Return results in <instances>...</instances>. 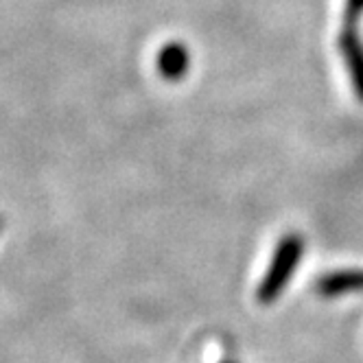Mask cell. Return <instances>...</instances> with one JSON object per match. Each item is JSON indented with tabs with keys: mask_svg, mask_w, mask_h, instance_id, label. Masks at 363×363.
<instances>
[{
	"mask_svg": "<svg viewBox=\"0 0 363 363\" xmlns=\"http://www.w3.org/2000/svg\"><path fill=\"white\" fill-rule=\"evenodd\" d=\"M363 13V0H348V9H346V18H348V24L352 27V22Z\"/></svg>",
	"mask_w": 363,
	"mask_h": 363,
	"instance_id": "obj_5",
	"label": "cell"
},
{
	"mask_svg": "<svg viewBox=\"0 0 363 363\" xmlns=\"http://www.w3.org/2000/svg\"><path fill=\"white\" fill-rule=\"evenodd\" d=\"M0 230H3V219H0Z\"/></svg>",
	"mask_w": 363,
	"mask_h": 363,
	"instance_id": "obj_6",
	"label": "cell"
},
{
	"mask_svg": "<svg viewBox=\"0 0 363 363\" xmlns=\"http://www.w3.org/2000/svg\"><path fill=\"white\" fill-rule=\"evenodd\" d=\"M318 291L326 298L346 296L363 291V269H342L330 272L318 280Z\"/></svg>",
	"mask_w": 363,
	"mask_h": 363,
	"instance_id": "obj_2",
	"label": "cell"
},
{
	"mask_svg": "<svg viewBox=\"0 0 363 363\" xmlns=\"http://www.w3.org/2000/svg\"><path fill=\"white\" fill-rule=\"evenodd\" d=\"M340 48L346 57L348 70H350V79L354 86L357 96L363 101V44L359 40V35L354 33L352 27H348L342 38H340Z\"/></svg>",
	"mask_w": 363,
	"mask_h": 363,
	"instance_id": "obj_3",
	"label": "cell"
},
{
	"mask_svg": "<svg viewBox=\"0 0 363 363\" xmlns=\"http://www.w3.org/2000/svg\"><path fill=\"white\" fill-rule=\"evenodd\" d=\"M304 252V241L300 235L291 232V235H284L282 241L278 243L272 265L265 274V278L261 280V287L256 291V298L261 300L263 304H272L282 291L287 287V282L294 278L296 267L302 258Z\"/></svg>",
	"mask_w": 363,
	"mask_h": 363,
	"instance_id": "obj_1",
	"label": "cell"
},
{
	"mask_svg": "<svg viewBox=\"0 0 363 363\" xmlns=\"http://www.w3.org/2000/svg\"><path fill=\"white\" fill-rule=\"evenodd\" d=\"M189 66H191L189 48L179 42H171L162 46V50L158 53V70L169 82H179L189 72Z\"/></svg>",
	"mask_w": 363,
	"mask_h": 363,
	"instance_id": "obj_4",
	"label": "cell"
},
{
	"mask_svg": "<svg viewBox=\"0 0 363 363\" xmlns=\"http://www.w3.org/2000/svg\"><path fill=\"white\" fill-rule=\"evenodd\" d=\"M223 363H232V361H223Z\"/></svg>",
	"mask_w": 363,
	"mask_h": 363,
	"instance_id": "obj_7",
	"label": "cell"
}]
</instances>
